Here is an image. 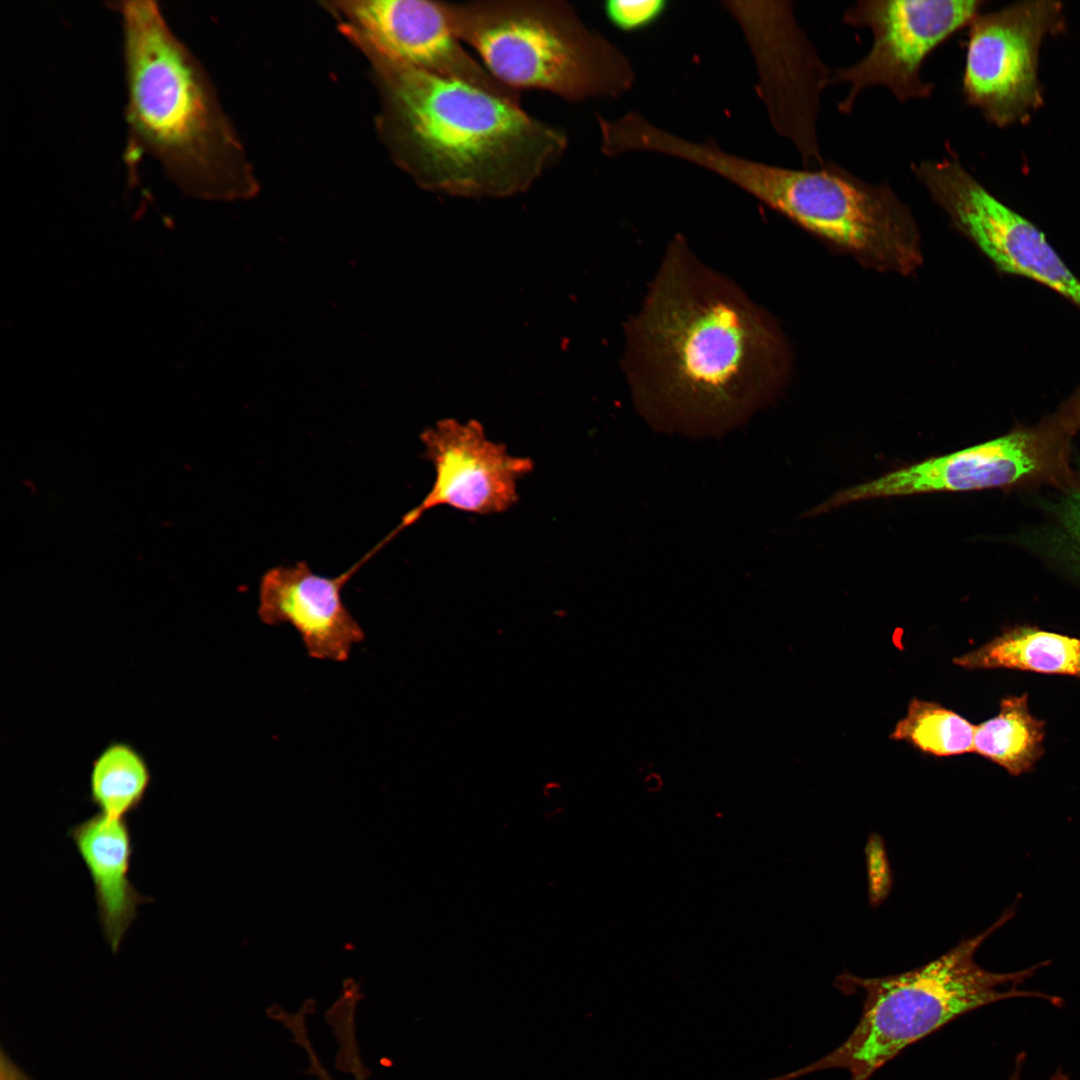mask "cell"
<instances>
[{
    "mask_svg": "<svg viewBox=\"0 0 1080 1080\" xmlns=\"http://www.w3.org/2000/svg\"><path fill=\"white\" fill-rule=\"evenodd\" d=\"M624 335L633 402L664 433L721 436L774 400L788 376L775 320L680 234Z\"/></svg>",
    "mask_w": 1080,
    "mask_h": 1080,
    "instance_id": "6da1fadb",
    "label": "cell"
},
{
    "mask_svg": "<svg viewBox=\"0 0 1080 1080\" xmlns=\"http://www.w3.org/2000/svg\"><path fill=\"white\" fill-rule=\"evenodd\" d=\"M402 161L426 189L461 198L527 191L563 157L567 135L520 104L385 60Z\"/></svg>",
    "mask_w": 1080,
    "mask_h": 1080,
    "instance_id": "7a4b0ae2",
    "label": "cell"
},
{
    "mask_svg": "<svg viewBox=\"0 0 1080 1080\" xmlns=\"http://www.w3.org/2000/svg\"><path fill=\"white\" fill-rule=\"evenodd\" d=\"M121 16L129 148L190 196L215 193L226 136L204 73L158 4L114 3Z\"/></svg>",
    "mask_w": 1080,
    "mask_h": 1080,
    "instance_id": "3957f363",
    "label": "cell"
},
{
    "mask_svg": "<svg viewBox=\"0 0 1080 1080\" xmlns=\"http://www.w3.org/2000/svg\"><path fill=\"white\" fill-rule=\"evenodd\" d=\"M1014 915L1006 911L985 931L962 940L940 957L895 975L865 978L849 972L834 985L862 996V1013L850 1035L817 1061L770 1080H793L827 1069H844L850 1080H869L909 1045L966 1013L1012 998H1040L1059 1006L1062 999L1019 989L1048 962L1014 972H994L977 964L981 944Z\"/></svg>",
    "mask_w": 1080,
    "mask_h": 1080,
    "instance_id": "277c9868",
    "label": "cell"
},
{
    "mask_svg": "<svg viewBox=\"0 0 1080 1080\" xmlns=\"http://www.w3.org/2000/svg\"><path fill=\"white\" fill-rule=\"evenodd\" d=\"M440 3L453 34L515 91L537 89L577 103L616 99L635 85L630 57L566 1Z\"/></svg>",
    "mask_w": 1080,
    "mask_h": 1080,
    "instance_id": "5b68a950",
    "label": "cell"
},
{
    "mask_svg": "<svg viewBox=\"0 0 1080 1080\" xmlns=\"http://www.w3.org/2000/svg\"><path fill=\"white\" fill-rule=\"evenodd\" d=\"M699 164L864 264L906 274L921 262L917 223L887 182H867L828 160L818 168L772 165L715 142Z\"/></svg>",
    "mask_w": 1080,
    "mask_h": 1080,
    "instance_id": "8992f818",
    "label": "cell"
},
{
    "mask_svg": "<svg viewBox=\"0 0 1080 1080\" xmlns=\"http://www.w3.org/2000/svg\"><path fill=\"white\" fill-rule=\"evenodd\" d=\"M1073 434L1053 414L987 442L933 457L835 493L808 515L854 502L931 492H962L1046 482L1077 485L1070 466Z\"/></svg>",
    "mask_w": 1080,
    "mask_h": 1080,
    "instance_id": "52a82bcc",
    "label": "cell"
},
{
    "mask_svg": "<svg viewBox=\"0 0 1080 1080\" xmlns=\"http://www.w3.org/2000/svg\"><path fill=\"white\" fill-rule=\"evenodd\" d=\"M982 0H859L843 13V22L867 28L872 45L854 64L833 69L832 84H848L838 111L850 114L859 95L884 87L900 102L929 98L935 85L922 76L930 54L982 12Z\"/></svg>",
    "mask_w": 1080,
    "mask_h": 1080,
    "instance_id": "ba28073f",
    "label": "cell"
},
{
    "mask_svg": "<svg viewBox=\"0 0 1080 1080\" xmlns=\"http://www.w3.org/2000/svg\"><path fill=\"white\" fill-rule=\"evenodd\" d=\"M757 69L756 90L777 134L795 147L804 168L825 164L818 136L821 96L831 72L799 26L791 1H723Z\"/></svg>",
    "mask_w": 1080,
    "mask_h": 1080,
    "instance_id": "9c48e42d",
    "label": "cell"
},
{
    "mask_svg": "<svg viewBox=\"0 0 1080 1080\" xmlns=\"http://www.w3.org/2000/svg\"><path fill=\"white\" fill-rule=\"evenodd\" d=\"M962 93L966 103L998 128L1025 124L1044 104L1039 80L1044 40L1062 34L1061 2L1020 1L969 24Z\"/></svg>",
    "mask_w": 1080,
    "mask_h": 1080,
    "instance_id": "30bf717a",
    "label": "cell"
},
{
    "mask_svg": "<svg viewBox=\"0 0 1080 1080\" xmlns=\"http://www.w3.org/2000/svg\"><path fill=\"white\" fill-rule=\"evenodd\" d=\"M911 171L952 224L1000 271L1041 283L1080 309V280L1043 232L995 197L952 151L938 160L912 162Z\"/></svg>",
    "mask_w": 1080,
    "mask_h": 1080,
    "instance_id": "8fae6325",
    "label": "cell"
},
{
    "mask_svg": "<svg viewBox=\"0 0 1080 1080\" xmlns=\"http://www.w3.org/2000/svg\"><path fill=\"white\" fill-rule=\"evenodd\" d=\"M420 440L434 468V482L391 537L438 506L479 515L505 512L518 500V480L534 468L529 457L511 455L505 445L490 440L474 419L444 418L425 429Z\"/></svg>",
    "mask_w": 1080,
    "mask_h": 1080,
    "instance_id": "7c38bea8",
    "label": "cell"
},
{
    "mask_svg": "<svg viewBox=\"0 0 1080 1080\" xmlns=\"http://www.w3.org/2000/svg\"><path fill=\"white\" fill-rule=\"evenodd\" d=\"M350 10L385 60L461 81L520 104V92L495 79L453 34L440 1H358Z\"/></svg>",
    "mask_w": 1080,
    "mask_h": 1080,
    "instance_id": "4fadbf2b",
    "label": "cell"
},
{
    "mask_svg": "<svg viewBox=\"0 0 1080 1080\" xmlns=\"http://www.w3.org/2000/svg\"><path fill=\"white\" fill-rule=\"evenodd\" d=\"M374 551L336 577L315 573L304 561L276 566L261 577L257 615L269 626L289 624L309 657L345 662L365 633L344 604L341 592Z\"/></svg>",
    "mask_w": 1080,
    "mask_h": 1080,
    "instance_id": "5bb4252c",
    "label": "cell"
},
{
    "mask_svg": "<svg viewBox=\"0 0 1080 1080\" xmlns=\"http://www.w3.org/2000/svg\"><path fill=\"white\" fill-rule=\"evenodd\" d=\"M72 840L94 888L97 917L104 938L117 952L137 917L138 907L152 899L139 893L129 879L133 838L125 819L102 813L70 827Z\"/></svg>",
    "mask_w": 1080,
    "mask_h": 1080,
    "instance_id": "9a60e30c",
    "label": "cell"
},
{
    "mask_svg": "<svg viewBox=\"0 0 1080 1080\" xmlns=\"http://www.w3.org/2000/svg\"><path fill=\"white\" fill-rule=\"evenodd\" d=\"M953 663L967 670L1013 669L1080 679V638L1017 626L953 658Z\"/></svg>",
    "mask_w": 1080,
    "mask_h": 1080,
    "instance_id": "2e32d148",
    "label": "cell"
},
{
    "mask_svg": "<svg viewBox=\"0 0 1080 1080\" xmlns=\"http://www.w3.org/2000/svg\"><path fill=\"white\" fill-rule=\"evenodd\" d=\"M1045 722L1034 717L1028 695L1001 699L998 713L976 726L974 752L1012 776L1030 771L1044 753Z\"/></svg>",
    "mask_w": 1080,
    "mask_h": 1080,
    "instance_id": "e0dca14e",
    "label": "cell"
},
{
    "mask_svg": "<svg viewBox=\"0 0 1080 1080\" xmlns=\"http://www.w3.org/2000/svg\"><path fill=\"white\" fill-rule=\"evenodd\" d=\"M150 783L142 755L128 743L113 742L92 763L89 800L100 813L124 819L141 806Z\"/></svg>",
    "mask_w": 1080,
    "mask_h": 1080,
    "instance_id": "ac0fdd59",
    "label": "cell"
},
{
    "mask_svg": "<svg viewBox=\"0 0 1080 1080\" xmlns=\"http://www.w3.org/2000/svg\"><path fill=\"white\" fill-rule=\"evenodd\" d=\"M975 731L976 726L957 712L914 697L889 738L927 755L951 757L974 752Z\"/></svg>",
    "mask_w": 1080,
    "mask_h": 1080,
    "instance_id": "d6986e66",
    "label": "cell"
},
{
    "mask_svg": "<svg viewBox=\"0 0 1080 1080\" xmlns=\"http://www.w3.org/2000/svg\"><path fill=\"white\" fill-rule=\"evenodd\" d=\"M1056 526L1050 547L1080 575V476L1076 486L1064 491L1054 508Z\"/></svg>",
    "mask_w": 1080,
    "mask_h": 1080,
    "instance_id": "ffe728a7",
    "label": "cell"
},
{
    "mask_svg": "<svg viewBox=\"0 0 1080 1080\" xmlns=\"http://www.w3.org/2000/svg\"><path fill=\"white\" fill-rule=\"evenodd\" d=\"M669 6L667 0H610L604 2L603 12L616 29L635 33L657 23Z\"/></svg>",
    "mask_w": 1080,
    "mask_h": 1080,
    "instance_id": "44dd1931",
    "label": "cell"
},
{
    "mask_svg": "<svg viewBox=\"0 0 1080 1080\" xmlns=\"http://www.w3.org/2000/svg\"><path fill=\"white\" fill-rule=\"evenodd\" d=\"M1055 416L1072 434L1080 431V384L1062 403Z\"/></svg>",
    "mask_w": 1080,
    "mask_h": 1080,
    "instance_id": "7402d4cb",
    "label": "cell"
},
{
    "mask_svg": "<svg viewBox=\"0 0 1080 1080\" xmlns=\"http://www.w3.org/2000/svg\"><path fill=\"white\" fill-rule=\"evenodd\" d=\"M1025 1060H1026L1025 1053L1022 1052V1053L1017 1055L1016 1060H1015L1014 1068H1013L1008 1080H1021L1023 1067L1025 1065ZM1046 1080H1071V1079H1070L1069 1074L1064 1072L1061 1068H1058Z\"/></svg>",
    "mask_w": 1080,
    "mask_h": 1080,
    "instance_id": "603a6c76",
    "label": "cell"
}]
</instances>
